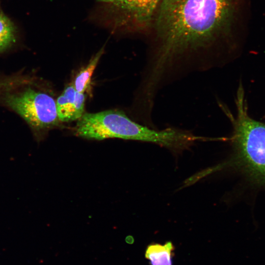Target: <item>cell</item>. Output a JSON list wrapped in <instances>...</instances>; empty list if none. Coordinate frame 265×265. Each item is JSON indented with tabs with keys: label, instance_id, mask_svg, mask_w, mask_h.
I'll return each instance as SVG.
<instances>
[{
	"label": "cell",
	"instance_id": "8992f818",
	"mask_svg": "<svg viewBox=\"0 0 265 265\" xmlns=\"http://www.w3.org/2000/svg\"><path fill=\"white\" fill-rule=\"evenodd\" d=\"M85 100L84 94L77 92L73 83L67 85L55 101L59 121L68 122L79 119L84 114Z\"/></svg>",
	"mask_w": 265,
	"mask_h": 265
},
{
	"label": "cell",
	"instance_id": "6da1fadb",
	"mask_svg": "<svg viewBox=\"0 0 265 265\" xmlns=\"http://www.w3.org/2000/svg\"><path fill=\"white\" fill-rule=\"evenodd\" d=\"M246 0H161L149 29L148 89L158 92L183 70L220 63L244 31Z\"/></svg>",
	"mask_w": 265,
	"mask_h": 265
},
{
	"label": "cell",
	"instance_id": "9c48e42d",
	"mask_svg": "<svg viewBox=\"0 0 265 265\" xmlns=\"http://www.w3.org/2000/svg\"><path fill=\"white\" fill-rule=\"evenodd\" d=\"M14 39L15 29L12 23L0 12V52L8 47Z\"/></svg>",
	"mask_w": 265,
	"mask_h": 265
},
{
	"label": "cell",
	"instance_id": "30bf717a",
	"mask_svg": "<svg viewBox=\"0 0 265 265\" xmlns=\"http://www.w3.org/2000/svg\"><path fill=\"white\" fill-rule=\"evenodd\" d=\"M97 0L98 1L102 2L109 3H111L114 1V0Z\"/></svg>",
	"mask_w": 265,
	"mask_h": 265
},
{
	"label": "cell",
	"instance_id": "5b68a950",
	"mask_svg": "<svg viewBox=\"0 0 265 265\" xmlns=\"http://www.w3.org/2000/svg\"><path fill=\"white\" fill-rule=\"evenodd\" d=\"M161 0H114L111 8L117 22L137 31H148Z\"/></svg>",
	"mask_w": 265,
	"mask_h": 265
},
{
	"label": "cell",
	"instance_id": "7a4b0ae2",
	"mask_svg": "<svg viewBox=\"0 0 265 265\" xmlns=\"http://www.w3.org/2000/svg\"><path fill=\"white\" fill-rule=\"evenodd\" d=\"M74 134L88 139L117 138L158 144L174 152L188 149L200 139L190 131L174 127L151 129L130 119L122 111L85 113L78 119Z\"/></svg>",
	"mask_w": 265,
	"mask_h": 265
},
{
	"label": "cell",
	"instance_id": "277c9868",
	"mask_svg": "<svg viewBox=\"0 0 265 265\" xmlns=\"http://www.w3.org/2000/svg\"><path fill=\"white\" fill-rule=\"evenodd\" d=\"M8 105L32 127L46 129L57 125L56 102L50 95L31 89L9 96Z\"/></svg>",
	"mask_w": 265,
	"mask_h": 265
},
{
	"label": "cell",
	"instance_id": "3957f363",
	"mask_svg": "<svg viewBox=\"0 0 265 265\" xmlns=\"http://www.w3.org/2000/svg\"><path fill=\"white\" fill-rule=\"evenodd\" d=\"M236 105V117L221 106L233 126L232 139L238 161L251 175L265 182V124L248 114L241 85L237 91Z\"/></svg>",
	"mask_w": 265,
	"mask_h": 265
},
{
	"label": "cell",
	"instance_id": "52a82bcc",
	"mask_svg": "<svg viewBox=\"0 0 265 265\" xmlns=\"http://www.w3.org/2000/svg\"><path fill=\"white\" fill-rule=\"evenodd\" d=\"M175 248L171 241L164 244L152 243L145 250V258L151 265H172Z\"/></svg>",
	"mask_w": 265,
	"mask_h": 265
},
{
	"label": "cell",
	"instance_id": "ba28073f",
	"mask_svg": "<svg viewBox=\"0 0 265 265\" xmlns=\"http://www.w3.org/2000/svg\"><path fill=\"white\" fill-rule=\"evenodd\" d=\"M104 48H102L90 61L87 65L76 77L73 83L76 90L84 93L89 87L92 74L103 55Z\"/></svg>",
	"mask_w": 265,
	"mask_h": 265
}]
</instances>
